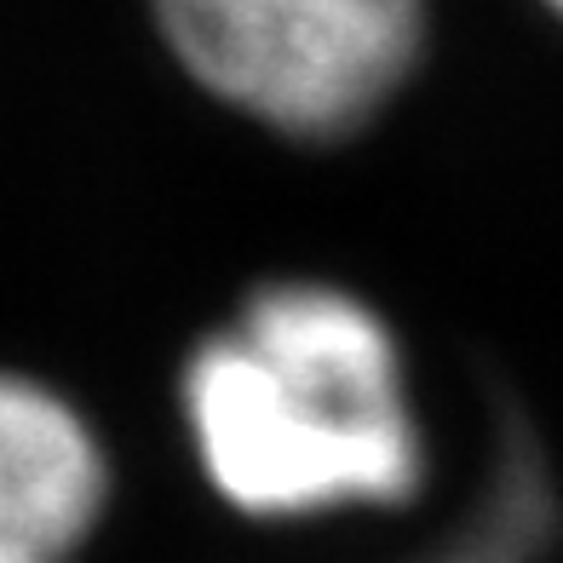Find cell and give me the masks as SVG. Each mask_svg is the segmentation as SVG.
<instances>
[{"label": "cell", "instance_id": "obj_1", "mask_svg": "<svg viewBox=\"0 0 563 563\" xmlns=\"http://www.w3.org/2000/svg\"><path fill=\"white\" fill-rule=\"evenodd\" d=\"M185 420L201 472L247 518L402 506L426 483L391 328L322 282H271L196 345Z\"/></svg>", "mask_w": 563, "mask_h": 563}, {"label": "cell", "instance_id": "obj_2", "mask_svg": "<svg viewBox=\"0 0 563 563\" xmlns=\"http://www.w3.org/2000/svg\"><path fill=\"white\" fill-rule=\"evenodd\" d=\"M173 53L224 104L340 139L415 69L426 0H156Z\"/></svg>", "mask_w": 563, "mask_h": 563}, {"label": "cell", "instance_id": "obj_5", "mask_svg": "<svg viewBox=\"0 0 563 563\" xmlns=\"http://www.w3.org/2000/svg\"><path fill=\"white\" fill-rule=\"evenodd\" d=\"M552 7H558V12H563V0H552Z\"/></svg>", "mask_w": 563, "mask_h": 563}, {"label": "cell", "instance_id": "obj_4", "mask_svg": "<svg viewBox=\"0 0 563 563\" xmlns=\"http://www.w3.org/2000/svg\"><path fill=\"white\" fill-rule=\"evenodd\" d=\"M547 534H552V495L541 460H534V449H511L500 460V477L489 483V500L426 563H534Z\"/></svg>", "mask_w": 563, "mask_h": 563}, {"label": "cell", "instance_id": "obj_3", "mask_svg": "<svg viewBox=\"0 0 563 563\" xmlns=\"http://www.w3.org/2000/svg\"><path fill=\"white\" fill-rule=\"evenodd\" d=\"M104 454L81 415L0 374V563H69L104 506Z\"/></svg>", "mask_w": 563, "mask_h": 563}]
</instances>
